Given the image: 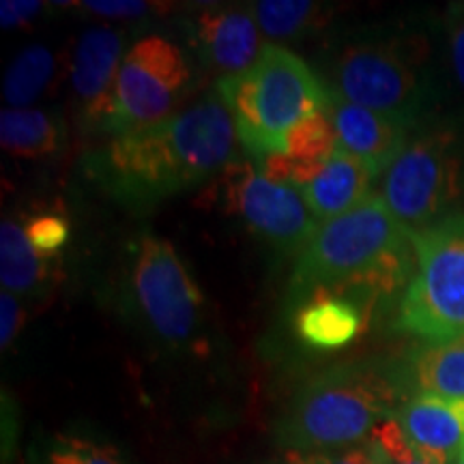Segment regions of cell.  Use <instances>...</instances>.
Segmentation results:
<instances>
[{"instance_id":"10","label":"cell","mask_w":464,"mask_h":464,"mask_svg":"<svg viewBox=\"0 0 464 464\" xmlns=\"http://www.w3.org/2000/svg\"><path fill=\"white\" fill-rule=\"evenodd\" d=\"M218 196L226 211L284 252H301L321 226L297 188L271 181L252 161L226 168Z\"/></svg>"},{"instance_id":"24","label":"cell","mask_w":464,"mask_h":464,"mask_svg":"<svg viewBox=\"0 0 464 464\" xmlns=\"http://www.w3.org/2000/svg\"><path fill=\"white\" fill-rule=\"evenodd\" d=\"M24 232L31 246L44 258L52 260L69 239V222L58 213H39L26 219Z\"/></svg>"},{"instance_id":"29","label":"cell","mask_w":464,"mask_h":464,"mask_svg":"<svg viewBox=\"0 0 464 464\" xmlns=\"http://www.w3.org/2000/svg\"><path fill=\"white\" fill-rule=\"evenodd\" d=\"M84 7H89L92 14L108 17H138L149 11L147 3H127V0H119V3L116 0H112V3H84Z\"/></svg>"},{"instance_id":"13","label":"cell","mask_w":464,"mask_h":464,"mask_svg":"<svg viewBox=\"0 0 464 464\" xmlns=\"http://www.w3.org/2000/svg\"><path fill=\"white\" fill-rule=\"evenodd\" d=\"M393 417L428 462H458L464 450V400L417 393L402 400Z\"/></svg>"},{"instance_id":"27","label":"cell","mask_w":464,"mask_h":464,"mask_svg":"<svg viewBox=\"0 0 464 464\" xmlns=\"http://www.w3.org/2000/svg\"><path fill=\"white\" fill-rule=\"evenodd\" d=\"M22 323H24V314H22L20 301L14 293L3 290L0 295V346L7 348L15 340Z\"/></svg>"},{"instance_id":"14","label":"cell","mask_w":464,"mask_h":464,"mask_svg":"<svg viewBox=\"0 0 464 464\" xmlns=\"http://www.w3.org/2000/svg\"><path fill=\"white\" fill-rule=\"evenodd\" d=\"M196 37L202 58L219 75V80L246 73L265 48L249 7L202 9L196 20Z\"/></svg>"},{"instance_id":"16","label":"cell","mask_w":464,"mask_h":464,"mask_svg":"<svg viewBox=\"0 0 464 464\" xmlns=\"http://www.w3.org/2000/svg\"><path fill=\"white\" fill-rule=\"evenodd\" d=\"M400 390L464 400V338L450 342H423L415 346L398 370Z\"/></svg>"},{"instance_id":"19","label":"cell","mask_w":464,"mask_h":464,"mask_svg":"<svg viewBox=\"0 0 464 464\" xmlns=\"http://www.w3.org/2000/svg\"><path fill=\"white\" fill-rule=\"evenodd\" d=\"M50 260L28 241L24 226L5 219L0 226V280L15 297L37 295L50 280Z\"/></svg>"},{"instance_id":"22","label":"cell","mask_w":464,"mask_h":464,"mask_svg":"<svg viewBox=\"0 0 464 464\" xmlns=\"http://www.w3.org/2000/svg\"><path fill=\"white\" fill-rule=\"evenodd\" d=\"M338 149L334 123L324 112L312 114L288 133L286 155L301 161H324Z\"/></svg>"},{"instance_id":"17","label":"cell","mask_w":464,"mask_h":464,"mask_svg":"<svg viewBox=\"0 0 464 464\" xmlns=\"http://www.w3.org/2000/svg\"><path fill=\"white\" fill-rule=\"evenodd\" d=\"M362 324L363 316L355 301L335 295H314L305 299L295 321L301 340L327 351L355 340Z\"/></svg>"},{"instance_id":"8","label":"cell","mask_w":464,"mask_h":464,"mask_svg":"<svg viewBox=\"0 0 464 464\" xmlns=\"http://www.w3.org/2000/svg\"><path fill=\"white\" fill-rule=\"evenodd\" d=\"M189 84L191 69L179 45L160 34L133 44L119 72L112 138L172 116Z\"/></svg>"},{"instance_id":"9","label":"cell","mask_w":464,"mask_h":464,"mask_svg":"<svg viewBox=\"0 0 464 464\" xmlns=\"http://www.w3.org/2000/svg\"><path fill=\"white\" fill-rule=\"evenodd\" d=\"M131 293L155 334L172 344L194 338L200 323L202 293L168 239L147 235L131 265Z\"/></svg>"},{"instance_id":"23","label":"cell","mask_w":464,"mask_h":464,"mask_svg":"<svg viewBox=\"0 0 464 464\" xmlns=\"http://www.w3.org/2000/svg\"><path fill=\"white\" fill-rule=\"evenodd\" d=\"M365 448L374 464H432L413 448L396 417L390 415L374 428Z\"/></svg>"},{"instance_id":"7","label":"cell","mask_w":464,"mask_h":464,"mask_svg":"<svg viewBox=\"0 0 464 464\" xmlns=\"http://www.w3.org/2000/svg\"><path fill=\"white\" fill-rule=\"evenodd\" d=\"M342 100L415 125L426 102L421 61L402 42L346 45L334 65L332 86Z\"/></svg>"},{"instance_id":"15","label":"cell","mask_w":464,"mask_h":464,"mask_svg":"<svg viewBox=\"0 0 464 464\" xmlns=\"http://www.w3.org/2000/svg\"><path fill=\"white\" fill-rule=\"evenodd\" d=\"M374 179L363 161L338 147L324 161L323 170L299 191L314 218L323 224L362 205L372 194Z\"/></svg>"},{"instance_id":"3","label":"cell","mask_w":464,"mask_h":464,"mask_svg":"<svg viewBox=\"0 0 464 464\" xmlns=\"http://www.w3.org/2000/svg\"><path fill=\"white\" fill-rule=\"evenodd\" d=\"M400 385L370 365H340L310 381L288 406L280 439L301 454H329L368 440L396 413Z\"/></svg>"},{"instance_id":"28","label":"cell","mask_w":464,"mask_h":464,"mask_svg":"<svg viewBox=\"0 0 464 464\" xmlns=\"http://www.w3.org/2000/svg\"><path fill=\"white\" fill-rule=\"evenodd\" d=\"M0 17H3V28H15L31 20L42 11V3H17V0H5L0 5Z\"/></svg>"},{"instance_id":"5","label":"cell","mask_w":464,"mask_h":464,"mask_svg":"<svg viewBox=\"0 0 464 464\" xmlns=\"http://www.w3.org/2000/svg\"><path fill=\"white\" fill-rule=\"evenodd\" d=\"M415 271L398 305L396 323L423 342L464 338V216L411 235Z\"/></svg>"},{"instance_id":"21","label":"cell","mask_w":464,"mask_h":464,"mask_svg":"<svg viewBox=\"0 0 464 464\" xmlns=\"http://www.w3.org/2000/svg\"><path fill=\"white\" fill-rule=\"evenodd\" d=\"M54 73V56L44 45H31L14 58L5 75V100L14 108H26L48 86Z\"/></svg>"},{"instance_id":"20","label":"cell","mask_w":464,"mask_h":464,"mask_svg":"<svg viewBox=\"0 0 464 464\" xmlns=\"http://www.w3.org/2000/svg\"><path fill=\"white\" fill-rule=\"evenodd\" d=\"M258 31L274 42L297 39L321 24L324 9L310 0H260L249 5Z\"/></svg>"},{"instance_id":"6","label":"cell","mask_w":464,"mask_h":464,"mask_svg":"<svg viewBox=\"0 0 464 464\" xmlns=\"http://www.w3.org/2000/svg\"><path fill=\"white\" fill-rule=\"evenodd\" d=\"M462 161L456 136L448 130L415 133L398 160L382 172L381 198L413 235L454 216L460 194Z\"/></svg>"},{"instance_id":"32","label":"cell","mask_w":464,"mask_h":464,"mask_svg":"<svg viewBox=\"0 0 464 464\" xmlns=\"http://www.w3.org/2000/svg\"><path fill=\"white\" fill-rule=\"evenodd\" d=\"M456 464H464V450H462V454H460V458H458Z\"/></svg>"},{"instance_id":"26","label":"cell","mask_w":464,"mask_h":464,"mask_svg":"<svg viewBox=\"0 0 464 464\" xmlns=\"http://www.w3.org/2000/svg\"><path fill=\"white\" fill-rule=\"evenodd\" d=\"M448 50L451 72L460 89L464 91V3L451 5L448 11Z\"/></svg>"},{"instance_id":"30","label":"cell","mask_w":464,"mask_h":464,"mask_svg":"<svg viewBox=\"0 0 464 464\" xmlns=\"http://www.w3.org/2000/svg\"><path fill=\"white\" fill-rule=\"evenodd\" d=\"M318 464H374L370 458V451L365 445H355V448H346L340 451H329V454H316Z\"/></svg>"},{"instance_id":"12","label":"cell","mask_w":464,"mask_h":464,"mask_svg":"<svg viewBox=\"0 0 464 464\" xmlns=\"http://www.w3.org/2000/svg\"><path fill=\"white\" fill-rule=\"evenodd\" d=\"M327 114L332 119L338 147L363 161L379 177L402 153L411 140V123L374 110L355 106L327 89Z\"/></svg>"},{"instance_id":"2","label":"cell","mask_w":464,"mask_h":464,"mask_svg":"<svg viewBox=\"0 0 464 464\" xmlns=\"http://www.w3.org/2000/svg\"><path fill=\"white\" fill-rule=\"evenodd\" d=\"M413 271L411 232L372 191L362 205L318 226L299 252L290 293L301 301L314 295L351 299L353 293L387 297L409 286Z\"/></svg>"},{"instance_id":"4","label":"cell","mask_w":464,"mask_h":464,"mask_svg":"<svg viewBox=\"0 0 464 464\" xmlns=\"http://www.w3.org/2000/svg\"><path fill=\"white\" fill-rule=\"evenodd\" d=\"M235 119L237 138L254 158L286 155L288 133L327 110V86L310 65L282 45L266 44L258 61L237 78L218 82Z\"/></svg>"},{"instance_id":"18","label":"cell","mask_w":464,"mask_h":464,"mask_svg":"<svg viewBox=\"0 0 464 464\" xmlns=\"http://www.w3.org/2000/svg\"><path fill=\"white\" fill-rule=\"evenodd\" d=\"M0 144L17 158H48L65 144V127L44 110L9 108L0 114Z\"/></svg>"},{"instance_id":"11","label":"cell","mask_w":464,"mask_h":464,"mask_svg":"<svg viewBox=\"0 0 464 464\" xmlns=\"http://www.w3.org/2000/svg\"><path fill=\"white\" fill-rule=\"evenodd\" d=\"M123 58V34L112 28H89L80 34L72 63V86L84 131L112 136Z\"/></svg>"},{"instance_id":"31","label":"cell","mask_w":464,"mask_h":464,"mask_svg":"<svg viewBox=\"0 0 464 464\" xmlns=\"http://www.w3.org/2000/svg\"><path fill=\"white\" fill-rule=\"evenodd\" d=\"M277 464H318L316 454H301V451H290V454Z\"/></svg>"},{"instance_id":"25","label":"cell","mask_w":464,"mask_h":464,"mask_svg":"<svg viewBox=\"0 0 464 464\" xmlns=\"http://www.w3.org/2000/svg\"><path fill=\"white\" fill-rule=\"evenodd\" d=\"M50 464H123L110 448L84 443V440H69L67 448L52 454Z\"/></svg>"},{"instance_id":"1","label":"cell","mask_w":464,"mask_h":464,"mask_svg":"<svg viewBox=\"0 0 464 464\" xmlns=\"http://www.w3.org/2000/svg\"><path fill=\"white\" fill-rule=\"evenodd\" d=\"M237 140L230 108L213 92L160 123L114 136L84 160V172L114 200L147 207L224 172Z\"/></svg>"}]
</instances>
